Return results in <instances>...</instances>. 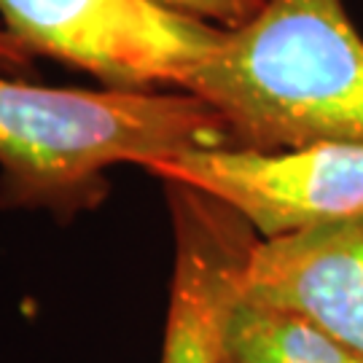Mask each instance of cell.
<instances>
[{"mask_svg": "<svg viewBox=\"0 0 363 363\" xmlns=\"http://www.w3.org/2000/svg\"><path fill=\"white\" fill-rule=\"evenodd\" d=\"M186 91L218 111L240 148L363 143V38L345 0H264Z\"/></svg>", "mask_w": 363, "mask_h": 363, "instance_id": "cell-1", "label": "cell"}, {"mask_svg": "<svg viewBox=\"0 0 363 363\" xmlns=\"http://www.w3.org/2000/svg\"><path fill=\"white\" fill-rule=\"evenodd\" d=\"M220 145H232L223 118L191 91L57 89L0 73V196L11 208L76 213L103 196L105 169Z\"/></svg>", "mask_w": 363, "mask_h": 363, "instance_id": "cell-2", "label": "cell"}, {"mask_svg": "<svg viewBox=\"0 0 363 363\" xmlns=\"http://www.w3.org/2000/svg\"><path fill=\"white\" fill-rule=\"evenodd\" d=\"M0 16L33 54L130 91H186L226 33L164 0H0Z\"/></svg>", "mask_w": 363, "mask_h": 363, "instance_id": "cell-3", "label": "cell"}, {"mask_svg": "<svg viewBox=\"0 0 363 363\" xmlns=\"http://www.w3.org/2000/svg\"><path fill=\"white\" fill-rule=\"evenodd\" d=\"M148 169L232 208L261 240L363 216V143L194 148Z\"/></svg>", "mask_w": 363, "mask_h": 363, "instance_id": "cell-4", "label": "cell"}, {"mask_svg": "<svg viewBox=\"0 0 363 363\" xmlns=\"http://www.w3.org/2000/svg\"><path fill=\"white\" fill-rule=\"evenodd\" d=\"M175 264L162 363H223V331L240 272L256 242L232 208L183 183H167Z\"/></svg>", "mask_w": 363, "mask_h": 363, "instance_id": "cell-5", "label": "cell"}, {"mask_svg": "<svg viewBox=\"0 0 363 363\" xmlns=\"http://www.w3.org/2000/svg\"><path fill=\"white\" fill-rule=\"evenodd\" d=\"M237 294L296 315L363 355V216L256 240Z\"/></svg>", "mask_w": 363, "mask_h": 363, "instance_id": "cell-6", "label": "cell"}, {"mask_svg": "<svg viewBox=\"0 0 363 363\" xmlns=\"http://www.w3.org/2000/svg\"><path fill=\"white\" fill-rule=\"evenodd\" d=\"M223 363H363V355L296 315L237 296L223 331Z\"/></svg>", "mask_w": 363, "mask_h": 363, "instance_id": "cell-7", "label": "cell"}, {"mask_svg": "<svg viewBox=\"0 0 363 363\" xmlns=\"http://www.w3.org/2000/svg\"><path fill=\"white\" fill-rule=\"evenodd\" d=\"M164 3L186 13L202 16V19H208L218 27H226V30H234L242 22H247L264 6V0H164Z\"/></svg>", "mask_w": 363, "mask_h": 363, "instance_id": "cell-8", "label": "cell"}, {"mask_svg": "<svg viewBox=\"0 0 363 363\" xmlns=\"http://www.w3.org/2000/svg\"><path fill=\"white\" fill-rule=\"evenodd\" d=\"M33 60H35V54L27 49L25 40L16 33H11L6 22H0V73H6V76L27 73V70H33Z\"/></svg>", "mask_w": 363, "mask_h": 363, "instance_id": "cell-9", "label": "cell"}]
</instances>
